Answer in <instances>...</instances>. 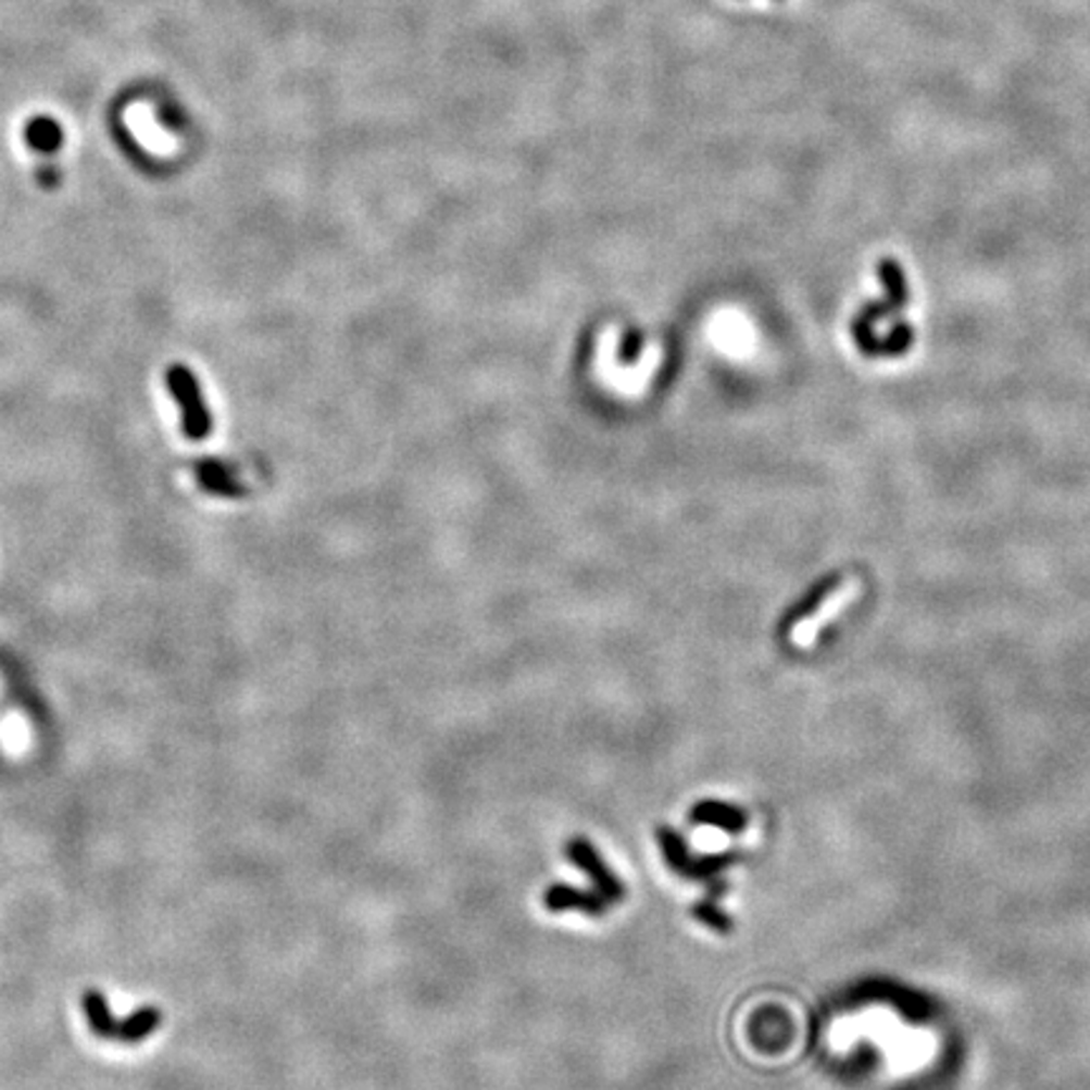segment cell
<instances>
[{
  "instance_id": "cell-1",
  "label": "cell",
  "mask_w": 1090,
  "mask_h": 1090,
  "mask_svg": "<svg viewBox=\"0 0 1090 1090\" xmlns=\"http://www.w3.org/2000/svg\"><path fill=\"white\" fill-rule=\"evenodd\" d=\"M82 1007L91 1032L97 1038L116 1042H142L162 1025L164 1015L156 1007H137L129 1017H114L109 1002L99 990H86Z\"/></svg>"
},
{
  "instance_id": "cell-4",
  "label": "cell",
  "mask_w": 1090,
  "mask_h": 1090,
  "mask_svg": "<svg viewBox=\"0 0 1090 1090\" xmlns=\"http://www.w3.org/2000/svg\"><path fill=\"white\" fill-rule=\"evenodd\" d=\"M26 142L41 154H53L64 147V129L51 116H34L26 127Z\"/></svg>"
},
{
  "instance_id": "cell-2",
  "label": "cell",
  "mask_w": 1090,
  "mask_h": 1090,
  "mask_svg": "<svg viewBox=\"0 0 1090 1090\" xmlns=\"http://www.w3.org/2000/svg\"><path fill=\"white\" fill-rule=\"evenodd\" d=\"M167 387L179 406V414H183L185 435L190 439H205L213 433V414L208 410L200 381L192 374V368H187L185 364L170 366Z\"/></svg>"
},
{
  "instance_id": "cell-3",
  "label": "cell",
  "mask_w": 1090,
  "mask_h": 1090,
  "mask_svg": "<svg viewBox=\"0 0 1090 1090\" xmlns=\"http://www.w3.org/2000/svg\"><path fill=\"white\" fill-rule=\"evenodd\" d=\"M195 477H198V485L205 492H213L220 498H240L246 496V485H242L238 477H235V469L225 462L217 460H205L195 465Z\"/></svg>"
},
{
  "instance_id": "cell-5",
  "label": "cell",
  "mask_w": 1090,
  "mask_h": 1090,
  "mask_svg": "<svg viewBox=\"0 0 1090 1090\" xmlns=\"http://www.w3.org/2000/svg\"><path fill=\"white\" fill-rule=\"evenodd\" d=\"M571 856H574L578 864H581L588 874L593 876V881L599 884V889L606 893V897H618L622 893V889H618V884L614 881V878L609 876L606 868H603L599 864V859H596V853L591 851V845L588 843H581V841H576L574 843V849H571Z\"/></svg>"
}]
</instances>
